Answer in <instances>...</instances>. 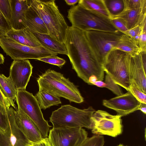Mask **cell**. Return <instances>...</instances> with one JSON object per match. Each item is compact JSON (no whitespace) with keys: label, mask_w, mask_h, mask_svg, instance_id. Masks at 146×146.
<instances>
[{"label":"cell","mask_w":146,"mask_h":146,"mask_svg":"<svg viewBox=\"0 0 146 146\" xmlns=\"http://www.w3.org/2000/svg\"><path fill=\"white\" fill-rule=\"evenodd\" d=\"M0 11L9 23L11 15L10 0H0Z\"/></svg>","instance_id":"cell-30"},{"label":"cell","mask_w":146,"mask_h":146,"mask_svg":"<svg viewBox=\"0 0 146 146\" xmlns=\"http://www.w3.org/2000/svg\"><path fill=\"white\" fill-rule=\"evenodd\" d=\"M5 58L3 55L0 53V64H3L4 62Z\"/></svg>","instance_id":"cell-45"},{"label":"cell","mask_w":146,"mask_h":146,"mask_svg":"<svg viewBox=\"0 0 146 146\" xmlns=\"http://www.w3.org/2000/svg\"><path fill=\"white\" fill-rule=\"evenodd\" d=\"M125 9L146 8V0H123Z\"/></svg>","instance_id":"cell-31"},{"label":"cell","mask_w":146,"mask_h":146,"mask_svg":"<svg viewBox=\"0 0 146 146\" xmlns=\"http://www.w3.org/2000/svg\"><path fill=\"white\" fill-rule=\"evenodd\" d=\"M104 143L103 136L95 135L87 137L80 146H103Z\"/></svg>","instance_id":"cell-29"},{"label":"cell","mask_w":146,"mask_h":146,"mask_svg":"<svg viewBox=\"0 0 146 146\" xmlns=\"http://www.w3.org/2000/svg\"><path fill=\"white\" fill-rule=\"evenodd\" d=\"M16 124L21 131L28 141L37 143L43 138L42 135L32 120L20 109L13 110Z\"/></svg>","instance_id":"cell-14"},{"label":"cell","mask_w":146,"mask_h":146,"mask_svg":"<svg viewBox=\"0 0 146 146\" xmlns=\"http://www.w3.org/2000/svg\"><path fill=\"white\" fill-rule=\"evenodd\" d=\"M110 19L113 24L119 31L124 34L126 33L128 29L121 21L114 17Z\"/></svg>","instance_id":"cell-36"},{"label":"cell","mask_w":146,"mask_h":146,"mask_svg":"<svg viewBox=\"0 0 146 146\" xmlns=\"http://www.w3.org/2000/svg\"><path fill=\"white\" fill-rule=\"evenodd\" d=\"M0 46L7 55L14 60L38 59L57 54L42 46L32 47L23 45L5 36L0 38Z\"/></svg>","instance_id":"cell-9"},{"label":"cell","mask_w":146,"mask_h":146,"mask_svg":"<svg viewBox=\"0 0 146 146\" xmlns=\"http://www.w3.org/2000/svg\"><path fill=\"white\" fill-rule=\"evenodd\" d=\"M36 143L29 141L26 144L25 146H36Z\"/></svg>","instance_id":"cell-46"},{"label":"cell","mask_w":146,"mask_h":146,"mask_svg":"<svg viewBox=\"0 0 146 146\" xmlns=\"http://www.w3.org/2000/svg\"><path fill=\"white\" fill-rule=\"evenodd\" d=\"M37 81L39 89L64 98L70 102L81 103L84 101L77 87L60 72L48 69L39 76Z\"/></svg>","instance_id":"cell-2"},{"label":"cell","mask_w":146,"mask_h":146,"mask_svg":"<svg viewBox=\"0 0 146 146\" xmlns=\"http://www.w3.org/2000/svg\"><path fill=\"white\" fill-rule=\"evenodd\" d=\"M78 4L85 9L93 11L110 18L104 0H79Z\"/></svg>","instance_id":"cell-24"},{"label":"cell","mask_w":146,"mask_h":146,"mask_svg":"<svg viewBox=\"0 0 146 146\" xmlns=\"http://www.w3.org/2000/svg\"><path fill=\"white\" fill-rule=\"evenodd\" d=\"M17 138L12 133L10 127L6 132L0 130V146H15Z\"/></svg>","instance_id":"cell-26"},{"label":"cell","mask_w":146,"mask_h":146,"mask_svg":"<svg viewBox=\"0 0 146 146\" xmlns=\"http://www.w3.org/2000/svg\"><path fill=\"white\" fill-rule=\"evenodd\" d=\"M103 105L114 110L121 117L139 110L140 102L129 91L110 99L104 100Z\"/></svg>","instance_id":"cell-12"},{"label":"cell","mask_w":146,"mask_h":146,"mask_svg":"<svg viewBox=\"0 0 146 146\" xmlns=\"http://www.w3.org/2000/svg\"><path fill=\"white\" fill-rule=\"evenodd\" d=\"M17 139L15 146H25L26 144L29 142L26 137L22 139Z\"/></svg>","instance_id":"cell-40"},{"label":"cell","mask_w":146,"mask_h":146,"mask_svg":"<svg viewBox=\"0 0 146 146\" xmlns=\"http://www.w3.org/2000/svg\"><path fill=\"white\" fill-rule=\"evenodd\" d=\"M141 27L137 43L141 52H146V25Z\"/></svg>","instance_id":"cell-35"},{"label":"cell","mask_w":146,"mask_h":146,"mask_svg":"<svg viewBox=\"0 0 146 146\" xmlns=\"http://www.w3.org/2000/svg\"><path fill=\"white\" fill-rule=\"evenodd\" d=\"M27 0L29 6L25 13L26 28L33 33L48 34L47 29L38 12Z\"/></svg>","instance_id":"cell-18"},{"label":"cell","mask_w":146,"mask_h":146,"mask_svg":"<svg viewBox=\"0 0 146 146\" xmlns=\"http://www.w3.org/2000/svg\"><path fill=\"white\" fill-rule=\"evenodd\" d=\"M92 84L101 88L105 87L106 86V83L102 81H97L93 83Z\"/></svg>","instance_id":"cell-41"},{"label":"cell","mask_w":146,"mask_h":146,"mask_svg":"<svg viewBox=\"0 0 146 146\" xmlns=\"http://www.w3.org/2000/svg\"><path fill=\"white\" fill-rule=\"evenodd\" d=\"M11 29L10 23L0 11V38L5 36L6 33Z\"/></svg>","instance_id":"cell-34"},{"label":"cell","mask_w":146,"mask_h":146,"mask_svg":"<svg viewBox=\"0 0 146 146\" xmlns=\"http://www.w3.org/2000/svg\"><path fill=\"white\" fill-rule=\"evenodd\" d=\"M11 15L9 22L12 29L19 30L26 28L25 13L29 5L27 0H10Z\"/></svg>","instance_id":"cell-16"},{"label":"cell","mask_w":146,"mask_h":146,"mask_svg":"<svg viewBox=\"0 0 146 146\" xmlns=\"http://www.w3.org/2000/svg\"><path fill=\"white\" fill-rule=\"evenodd\" d=\"M131 56L125 52L114 49L108 54L103 66L106 74L127 91L131 84L129 68Z\"/></svg>","instance_id":"cell-6"},{"label":"cell","mask_w":146,"mask_h":146,"mask_svg":"<svg viewBox=\"0 0 146 146\" xmlns=\"http://www.w3.org/2000/svg\"><path fill=\"white\" fill-rule=\"evenodd\" d=\"M49 132L52 146H80L88 137L87 132L82 128H53Z\"/></svg>","instance_id":"cell-11"},{"label":"cell","mask_w":146,"mask_h":146,"mask_svg":"<svg viewBox=\"0 0 146 146\" xmlns=\"http://www.w3.org/2000/svg\"><path fill=\"white\" fill-rule=\"evenodd\" d=\"M142 29L141 27L138 25L128 30L125 34L132 38H134L139 35Z\"/></svg>","instance_id":"cell-37"},{"label":"cell","mask_w":146,"mask_h":146,"mask_svg":"<svg viewBox=\"0 0 146 146\" xmlns=\"http://www.w3.org/2000/svg\"><path fill=\"white\" fill-rule=\"evenodd\" d=\"M38 60L57 66L60 68H61L66 63V61L64 59L58 57L56 55L41 58Z\"/></svg>","instance_id":"cell-33"},{"label":"cell","mask_w":146,"mask_h":146,"mask_svg":"<svg viewBox=\"0 0 146 146\" xmlns=\"http://www.w3.org/2000/svg\"><path fill=\"white\" fill-rule=\"evenodd\" d=\"M84 31L91 47L103 66L108 54L115 49L123 33L120 31L114 32L96 30Z\"/></svg>","instance_id":"cell-8"},{"label":"cell","mask_w":146,"mask_h":146,"mask_svg":"<svg viewBox=\"0 0 146 146\" xmlns=\"http://www.w3.org/2000/svg\"><path fill=\"white\" fill-rule=\"evenodd\" d=\"M67 17L72 26L82 31H119L113 24L110 18L86 9L78 3L68 10Z\"/></svg>","instance_id":"cell-4"},{"label":"cell","mask_w":146,"mask_h":146,"mask_svg":"<svg viewBox=\"0 0 146 146\" xmlns=\"http://www.w3.org/2000/svg\"><path fill=\"white\" fill-rule=\"evenodd\" d=\"M140 110L144 113H146V104L141 103L139 108V110Z\"/></svg>","instance_id":"cell-42"},{"label":"cell","mask_w":146,"mask_h":146,"mask_svg":"<svg viewBox=\"0 0 146 146\" xmlns=\"http://www.w3.org/2000/svg\"><path fill=\"white\" fill-rule=\"evenodd\" d=\"M33 66L28 59L14 60L10 68L9 77L17 90H26Z\"/></svg>","instance_id":"cell-13"},{"label":"cell","mask_w":146,"mask_h":146,"mask_svg":"<svg viewBox=\"0 0 146 146\" xmlns=\"http://www.w3.org/2000/svg\"><path fill=\"white\" fill-rule=\"evenodd\" d=\"M115 49L125 52L131 56H134L141 52V50L133 39L127 35L123 34Z\"/></svg>","instance_id":"cell-22"},{"label":"cell","mask_w":146,"mask_h":146,"mask_svg":"<svg viewBox=\"0 0 146 146\" xmlns=\"http://www.w3.org/2000/svg\"><path fill=\"white\" fill-rule=\"evenodd\" d=\"M9 127L6 108L0 104V130L6 132Z\"/></svg>","instance_id":"cell-28"},{"label":"cell","mask_w":146,"mask_h":146,"mask_svg":"<svg viewBox=\"0 0 146 146\" xmlns=\"http://www.w3.org/2000/svg\"><path fill=\"white\" fill-rule=\"evenodd\" d=\"M111 17L120 19L129 30L137 25L141 26L146 23V8L125 9Z\"/></svg>","instance_id":"cell-17"},{"label":"cell","mask_w":146,"mask_h":146,"mask_svg":"<svg viewBox=\"0 0 146 146\" xmlns=\"http://www.w3.org/2000/svg\"><path fill=\"white\" fill-rule=\"evenodd\" d=\"M0 104L6 108H9L11 105L8 99L3 94L0 88Z\"/></svg>","instance_id":"cell-38"},{"label":"cell","mask_w":146,"mask_h":146,"mask_svg":"<svg viewBox=\"0 0 146 146\" xmlns=\"http://www.w3.org/2000/svg\"><path fill=\"white\" fill-rule=\"evenodd\" d=\"M121 116L112 115L106 111H96L91 117L92 133L98 135L116 137L123 131Z\"/></svg>","instance_id":"cell-10"},{"label":"cell","mask_w":146,"mask_h":146,"mask_svg":"<svg viewBox=\"0 0 146 146\" xmlns=\"http://www.w3.org/2000/svg\"><path fill=\"white\" fill-rule=\"evenodd\" d=\"M79 0H65V1L69 5L74 6L75 4L78 3Z\"/></svg>","instance_id":"cell-43"},{"label":"cell","mask_w":146,"mask_h":146,"mask_svg":"<svg viewBox=\"0 0 146 146\" xmlns=\"http://www.w3.org/2000/svg\"><path fill=\"white\" fill-rule=\"evenodd\" d=\"M0 88L3 94L9 100L11 106L16 109L14 100L16 99L17 89L9 77L0 73Z\"/></svg>","instance_id":"cell-21"},{"label":"cell","mask_w":146,"mask_h":146,"mask_svg":"<svg viewBox=\"0 0 146 146\" xmlns=\"http://www.w3.org/2000/svg\"><path fill=\"white\" fill-rule=\"evenodd\" d=\"M39 89L35 96L41 109L45 110L51 106H58L61 104L60 97L44 90Z\"/></svg>","instance_id":"cell-23"},{"label":"cell","mask_w":146,"mask_h":146,"mask_svg":"<svg viewBox=\"0 0 146 146\" xmlns=\"http://www.w3.org/2000/svg\"><path fill=\"white\" fill-rule=\"evenodd\" d=\"M105 87L111 91L117 96H120L123 94L118 85L117 84L108 74L105 77Z\"/></svg>","instance_id":"cell-32"},{"label":"cell","mask_w":146,"mask_h":146,"mask_svg":"<svg viewBox=\"0 0 146 146\" xmlns=\"http://www.w3.org/2000/svg\"><path fill=\"white\" fill-rule=\"evenodd\" d=\"M104 1L111 18L120 14L125 9L123 0H104Z\"/></svg>","instance_id":"cell-25"},{"label":"cell","mask_w":146,"mask_h":146,"mask_svg":"<svg viewBox=\"0 0 146 146\" xmlns=\"http://www.w3.org/2000/svg\"><path fill=\"white\" fill-rule=\"evenodd\" d=\"M140 102L146 104V94L139 88L133 80L131 81L129 91Z\"/></svg>","instance_id":"cell-27"},{"label":"cell","mask_w":146,"mask_h":146,"mask_svg":"<svg viewBox=\"0 0 146 146\" xmlns=\"http://www.w3.org/2000/svg\"><path fill=\"white\" fill-rule=\"evenodd\" d=\"M42 45L50 51L56 54L67 55L64 43H62L52 38L48 34L33 33Z\"/></svg>","instance_id":"cell-20"},{"label":"cell","mask_w":146,"mask_h":146,"mask_svg":"<svg viewBox=\"0 0 146 146\" xmlns=\"http://www.w3.org/2000/svg\"><path fill=\"white\" fill-rule=\"evenodd\" d=\"M64 44L72 68L78 77L89 85V78L92 76H96L97 81L104 80L103 65L91 47L84 31L68 26Z\"/></svg>","instance_id":"cell-1"},{"label":"cell","mask_w":146,"mask_h":146,"mask_svg":"<svg viewBox=\"0 0 146 146\" xmlns=\"http://www.w3.org/2000/svg\"><path fill=\"white\" fill-rule=\"evenodd\" d=\"M5 36L22 45L37 47L42 45L33 33L27 28L19 30L12 29L6 34Z\"/></svg>","instance_id":"cell-19"},{"label":"cell","mask_w":146,"mask_h":146,"mask_svg":"<svg viewBox=\"0 0 146 146\" xmlns=\"http://www.w3.org/2000/svg\"><path fill=\"white\" fill-rule=\"evenodd\" d=\"M28 1L38 12L47 29L48 35L57 41L64 43L66 31L68 26L55 1Z\"/></svg>","instance_id":"cell-3"},{"label":"cell","mask_w":146,"mask_h":146,"mask_svg":"<svg viewBox=\"0 0 146 146\" xmlns=\"http://www.w3.org/2000/svg\"><path fill=\"white\" fill-rule=\"evenodd\" d=\"M117 146H124L122 144H120L119 145H118Z\"/></svg>","instance_id":"cell-47"},{"label":"cell","mask_w":146,"mask_h":146,"mask_svg":"<svg viewBox=\"0 0 146 146\" xmlns=\"http://www.w3.org/2000/svg\"><path fill=\"white\" fill-rule=\"evenodd\" d=\"M97 81V77L95 76H92L90 77L89 80V82L90 85H92V84Z\"/></svg>","instance_id":"cell-44"},{"label":"cell","mask_w":146,"mask_h":146,"mask_svg":"<svg viewBox=\"0 0 146 146\" xmlns=\"http://www.w3.org/2000/svg\"><path fill=\"white\" fill-rule=\"evenodd\" d=\"M15 100L18 108L32 120L39 130L43 138L47 137L51 126L44 118L35 96L26 90H17Z\"/></svg>","instance_id":"cell-7"},{"label":"cell","mask_w":146,"mask_h":146,"mask_svg":"<svg viewBox=\"0 0 146 146\" xmlns=\"http://www.w3.org/2000/svg\"><path fill=\"white\" fill-rule=\"evenodd\" d=\"M95 110L92 106L80 109L70 105H62L53 111L50 117L54 128H91V117Z\"/></svg>","instance_id":"cell-5"},{"label":"cell","mask_w":146,"mask_h":146,"mask_svg":"<svg viewBox=\"0 0 146 146\" xmlns=\"http://www.w3.org/2000/svg\"><path fill=\"white\" fill-rule=\"evenodd\" d=\"M36 146H52L48 137L43 138L39 142L36 143Z\"/></svg>","instance_id":"cell-39"},{"label":"cell","mask_w":146,"mask_h":146,"mask_svg":"<svg viewBox=\"0 0 146 146\" xmlns=\"http://www.w3.org/2000/svg\"><path fill=\"white\" fill-rule=\"evenodd\" d=\"M129 71L131 80H134L140 90L146 94V76L141 59V52L131 56Z\"/></svg>","instance_id":"cell-15"}]
</instances>
